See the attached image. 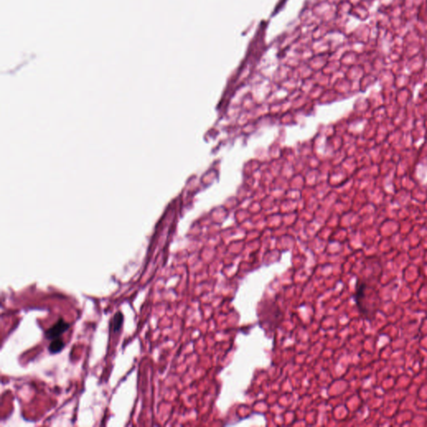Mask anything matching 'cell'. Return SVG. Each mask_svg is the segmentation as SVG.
Masks as SVG:
<instances>
[{
    "label": "cell",
    "mask_w": 427,
    "mask_h": 427,
    "mask_svg": "<svg viewBox=\"0 0 427 427\" xmlns=\"http://www.w3.org/2000/svg\"><path fill=\"white\" fill-rule=\"evenodd\" d=\"M69 327H70L69 323L66 322L63 318H60L59 320H57V322L53 324L50 328H49L45 331V337L49 341H53L55 339L60 338L64 333L69 329Z\"/></svg>",
    "instance_id": "1"
},
{
    "label": "cell",
    "mask_w": 427,
    "mask_h": 427,
    "mask_svg": "<svg viewBox=\"0 0 427 427\" xmlns=\"http://www.w3.org/2000/svg\"><path fill=\"white\" fill-rule=\"evenodd\" d=\"M65 345H66V343L61 339H55V340L51 341L48 350L49 351V353L54 355V354L60 353V351H62L63 349L65 348Z\"/></svg>",
    "instance_id": "2"
},
{
    "label": "cell",
    "mask_w": 427,
    "mask_h": 427,
    "mask_svg": "<svg viewBox=\"0 0 427 427\" xmlns=\"http://www.w3.org/2000/svg\"><path fill=\"white\" fill-rule=\"evenodd\" d=\"M124 323V315L121 312H118L115 314L113 320L114 332H118L121 329L122 326Z\"/></svg>",
    "instance_id": "3"
}]
</instances>
